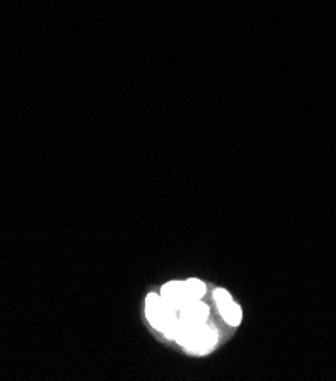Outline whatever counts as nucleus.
Masks as SVG:
<instances>
[{"label":"nucleus","instance_id":"2","mask_svg":"<svg viewBox=\"0 0 336 381\" xmlns=\"http://www.w3.org/2000/svg\"><path fill=\"white\" fill-rule=\"evenodd\" d=\"M146 316L150 325L158 331L164 333V336L170 339L173 330L178 324V311L170 307L161 295L148 293L146 298Z\"/></svg>","mask_w":336,"mask_h":381},{"label":"nucleus","instance_id":"3","mask_svg":"<svg viewBox=\"0 0 336 381\" xmlns=\"http://www.w3.org/2000/svg\"><path fill=\"white\" fill-rule=\"evenodd\" d=\"M214 299L218 306L220 313H222L223 319L230 325H239L242 320V311L239 306L232 299L229 292H226L224 288H217L214 292Z\"/></svg>","mask_w":336,"mask_h":381},{"label":"nucleus","instance_id":"4","mask_svg":"<svg viewBox=\"0 0 336 381\" xmlns=\"http://www.w3.org/2000/svg\"><path fill=\"white\" fill-rule=\"evenodd\" d=\"M179 320L185 325H200L205 324L210 316V308L206 304H203L200 299H195V301H190L185 304L179 311H178Z\"/></svg>","mask_w":336,"mask_h":381},{"label":"nucleus","instance_id":"5","mask_svg":"<svg viewBox=\"0 0 336 381\" xmlns=\"http://www.w3.org/2000/svg\"><path fill=\"white\" fill-rule=\"evenodd\" d=\"M159 295L170 307H173L176 311H179L185 304L191 301L187 292V287H185V281L167 283L164 287H162Z\"/></svg>","mask_w":336,"mask_h":381},{"label":"nucleus","instance_id":"1","mask_svg":"<svg viewBox=\"0 0 336 381\" xmlns=\"http://www.w3.org/2000/svg\"><path fill=\"white\" fill-rule=\"evenodd\" d=\"M170 339L183 345L190 351L207 353L215 346L218 336L215 328L207 322L200 325H185L178 319V324L173 330Z\"/></svg>","mask_w":336,"mask_h":381},{"label":"nucleus","instance_id":"6","mask_svg":"<svg viewBox=\"0 0 336 381\" xmlns=\"http://www.w3.org/2000/svg\"><path fill=\"white\" fill-rule=\"evenodd\" d=\"M185 287H187V292L191 301H195V299H202L206 293V286L203 281L197 280V278H190L185 281Z\"/></svg>","mask_w":336,"mask_h":381}]
</instances>
